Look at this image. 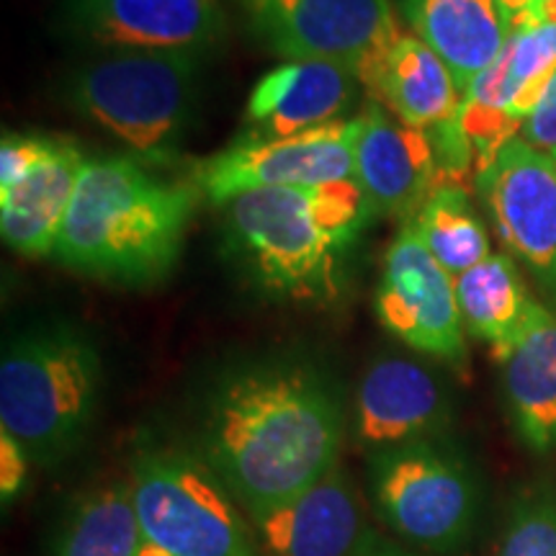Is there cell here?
Segmentation results:
<instances>
[{"label":"cell","mask_w":556,"mask_h":556,"mask_svg":"<svg viewBox=\"0 0 556 556\" xmlns=\"http://www.w3.org/2000/svg\"><path fill=\"white\" fill-rule=\"evenodd\" d=\"M556 75V24L510 31L500 58L479 73L464 99L486 109L505 111L523 122L533 114L544 90Z\"/></svg>","instance_id":"obj_22"},{"label":"cell","mask_w":556,"mask_h":556,"mask_svg":"<svg viewBox=\"0 0 556 556\" xmlns=\"http://www.w3.org/2000/svg\"><path fill=\"white\" fill-rule=\"evenodd\" d=\"M507 417L526 448H556V315L541 312L526 336L500 361Z\"/></svg>","instance_id":"obj_20"},{"label":"cell","mask_w":556,"mask_h":556,"mask_svg":"<svg viewBox=\"0 0 556 556\" xmlns=\"http://www.w3.org/2000/svg\"><path fill=\"white\" fill-rule=\"evenodd\" d=\"M456 299L464 328L492 345V356L503 361L513 345L536 323L544 304L528 294L516 261L505 253L469 268L456 278Z\"/></svg>","instance_id":"obj_21"},{"label":"cell","mask_w":556,"mask_h":556,"mask_svg":"<svg viewBox=\"0 0 556 556\" xmlns=\"http://www.w3.org/2000/svg\"><path fill=\"white\" fill-rule=\"evenodd\" d=\"M353 142L356 119L332 122L294 137L242 135L217 155L193 165L189 180L201 199L214 206H227L242 193L258 189L356 180Z\"/></svg>","instance_id":"obj_9"},{"label":"cell","mask_w":556,"mask_h":556,"mask_svg":"<svg viewBox=\"0 0 556 556\" xmlns=\"http://www.w3.org/2000/svg\"><path fill=\"white\" fill-rule=\"evenodd\" d=\"M402 18L454 73L458 88L503 52L510 24L497 0H397Z\"/></svg>","instance_id":"obj_18"},{"label":"cell","mask_w":556,"mask_h":556,"mask_svg":"<svg viewBox=\"0 0 556 556\" xmlns=\"http://www.w3.org/2000/svg\"><path fill=\"white\" fill-rule=\"evenodd\" d=\"M554 160H556V152H554Z\"/></svg>","instance_id":"obj_31"},{"label":"cell","mask_w":556,"mask_h":556,"mask_svg":"<svg viewBox=\"0 0 556 556\" xmlns=\"http://www.w3.org/2000/svg\"><path fill=\"white\" fill-rule=\"evenodd\" d=\"M204 52L109 50L73 70L70 106L144 163L173 165L197 114Z\"/></svg>","instance_id":"obj_5"},{"label":"cell","mask_w":556,"mask_h":556,"mask_svg":"<svg viewBox=\"0 0 556 556\" xmlns=\"http://www.w3.org/2000/svg\"><path fill=\"white\" fill-rule=\"evenodd\" d=\"M225 253L255 291L287 302L330 304L377 219L358 180L248 191L225 206Z\"/></svg>","instance_id":"obj_2"},{"label":"cell","mask_w":556,"mask_h":556,"mask_svg":"<svg viewBox=\"0 0 556 556\" xmlns=\"http://www.w3.org/2000/svg\"><path fill=\"white\" fill-rule=\"evenodd\" d=\"M62 21L106 50L206 52L225 37L217 0H67Z\"/></svg>","instance_id":"obj_14"},{"label":"cell","mask_w":556,"mask_h":556,"mask_svg":"<svg viewBox=\"0 0 556 556\" xmlns=\"http://www.w3.org/2000/svg\"><path fill=\"white\" fill-rule=\"evenodd\" d=\"M270 52L294 60L338 62L361 86L402 37L392 0H238Z\"/></svg>","instance_id":"obj_8"},{"label":"cell","mask_w":556,"mask_h":556,"mask_svg":"<svg viewBox=\"0 0 556 556\" xmlns=\"http://www.w3.org/2000/svg\"><path fill=\"white\" fill-rule=\"evenodd\" d=\"M523 139L531 142L533 148L548 152H556V75L544 90V99L533 109L523 124Z\"/></svg>","instance_id":"obj_27"},{"label":"cell","mask_w":556,"mask_h":556,"mask_svg":"<svg viewBox=\"0 0 556 556\" xmlns=\"http://www.w3.org/2000/svg\"><path fill=\"white\" fill-rule=\"evenodd\" d=\"M248 518L261 556H361L374 533L343 467Z\"/></svg>","instance_id":"obj_15"},{"label":"cell","mask_w":556,"mask_h":556,"mask_svg":"<svg viewBox=\"0 0 556 556\" xmlns=\"http://www.w3.org/2000/svg\"><path fill=\"white\" fill-rule=\"evenodd\" d=\"M142 539L131 486L111 482L75 500L54 536L52 556H137Z\"/></svg>","instance_id":"obj_23"},{"label":"cell","mask_w":556,"mask_h":556,"mask_svg":"<svg viewBox=\"0 0 556 556\" xmlns=\"http://www.w3.org/2000/svg\"><path fill=\"white\" fill-rule=\"evenodd\" d=\"M500 9L505 11L507 24H510V31H523L531 29V16L533 9H536L539 0H497Z\"/></svg>","instance_id":"obj_28"},{"label":"cell","mask_w":556,"mask_h":556,"mask_svg":"<svg viewBox=\"0 0 556 556\" xmlns=\"http://www.w3.org/2000/svg\"><path fill=\"white\" fill-rule=\"evenodd\" d=\"M129 486L144 539L173 556H261L238 497L197 451L142 448Z\"/></svg>","instance_id":"obj_6"},{"label":"cell","mask_w":556,"mask_h":556,"mask_svg":"<svg viewBox=\"0 0 556 556\" xmlns=\"http://www.w3.org/2000/svg\"><path fill=\"white\" fill-rule=\"evenodd\" d=\"M361 556H417V554H409L407 548H402L397 544H392V541L379 539L377 533H371V539H368V544Z\"/></svg>","instance_id":"obj_29"},{"label":"cell","mask_w":556,"mask_h":556,"mask_svg":"<svg viewBox=\"0 0 556 556\" xmlns=\"http://www.w3.org/2000/svg\"><path fill=\"white\" fill-rule=\"evenodd\" d=\"M500 240L526 263L556 302V160L523 137L510 139L495 163L477 173Z\"/></svg>","instance_id":"obj_12"},{"label":"cell","mask_w":556,"mask_h":556,"mask_svg":"<svg viewBox=\"0 0 556 556\" xmlns=\"http://www.w3.org/2000/svg\"><path fill=\"white\" fill-rule=\"evenodd\" d=\"M29 454L16 438L0 430V500L5 507L24 492L26 479H29Z\"/></svg>","instance_id":"obj_26"},{"label":"cell","mask_w":556,"mask_h":556,"mask_svg":"<svg viewBox=\"0 0 556 556\" xmlns=\"http://www.w3.org/2000/svg\"><path fill=\"white\" fill-rule=\"evenodd\" d=\"M103 392L99 345L73 323L34 325L13 336L0 358V430L34 464L54 467L80 448Z\"/></svg>","instance_id":"obj_4"},{"label":"cell","mask_w":556,"mask_h":556,"mask_svg":"<svg viewBox=\"0 0 556 556\" xmlns=\"http://www.w3.org/2000/svg\"><path fill=\"white\" fill-rule=\"evenodd\" d=\"M86 155L73 139L5 131L0 142V235L29 258H47L78 189Z\"/></svg>","instance_id":"obj_10"},{"label":"cell","mask_w":556,"mask_h":556,"mask_svg":"<svg viewBox=\"0 0 556 556\" xmlns=\"http://www.w3.org/2000/svg\"><path fill=\"white\" fill-rule=\"evenodd\" d=\"M353 163L377 217L413 222L441 186L428 131L407 127L377 101H368L356 119Z\"/></svg>","instance_id":"obj_16"},{"label":"cell","mask_w":556,"mask_h":556,"mask_svg":"<svg viewBox=\"0 0 556 556\" xmlns=\"http://www.w3.org/2000/svg\"><path fill=\"white\" fill-rule=\"evenodd\" d=\"M454 422L451 392L435 371L405 356H381L361 377L353 435L368 456L435 441Z\"/></svg>","instance_id":"obj_13"},{"label":"cell","mask_w":556,"mask_h":556,"mask_svg":"<svg viewBox=\"0 0 556 556\" xmlns=\"http://www.w3.org/2000/svg\"><path fill=\"white\" fill-rule=\"evenodd\" d=\"M358 78L338 62L294 60L255 83L245 106L248 135L294 137L340 122L356 99Z\"/></svg>","instance_id":"obj_17"},{"label":"cell","mask_w":556,"mask_h":556,"mask_svg":"<svg viewBox=\"0 0 556 556\" xmlns=\"http://www.w3.org/2000/svg\"><path fill=\"white\" fill-rule=\"evenodd\" d=\"M407 127L430 131L454 119L464 93L451 67L422 39L402 37L361 86Z\"/></svg>","instance_id":"obj_19"},{"label":"cell","mask_w":556,"mask_h":556,"mask_svg":"<svg viewBox=\"0 0 556 556\" xmlns=\"http://www.w3.org/2000/svg\"><path fill=\"white\" fill-rule=\"evenodd\" d=\"M497 556H556V482L528 484L518 492Z\"/></svg>","instance_id":"obj_25"},{"label":"cell","mask_w":556,"mask_h":556,"mask_svg":"<svg viewBox=\"0 0 556 556\" xmlns=\"http://www.w3.org/2000/svg\"><path fill=\"white\" fill-rule=\"evenodd\" d=\"M343 387L302 353H270L222 368L201 400L193 451L245 513L299 495L338 467Z\"/></svg>","instance_id":"obj_1"},{"label":"cell","mask_w":556,"mask_h":556,"mask_svg":"<svg viewBox=\"0 0 556 556\" xmlns=\"http://www.w3.org/2000/svg\"><path fill=\"white\" fill-rule=\"evenodd\" d=\"M407 225L454 278L492 255L490 232L471 204L469 193L456 184L438 186Z\"/></svg>","instance_id":"obj_24"},{"label":"cell","mask_w":556,"mask_h":556,"mask_svg":"<svg viewBox=\"0 0 556 556\" xmlns=\"http://www.w3.org/2000/svg\"><path fill=\"white\" fill-rule=\"evenodd\" d=\"M137 556H173V554L168 552V548L155 544V541L142 539V544H139V548H137Z\"/></svg>","instance_id":"obj_30"},{"label":"cell","mask_w":556,"mask_h":556,"mask_svg":"<svg viewBox=\"0 0 556 556\" xmlns=\"http://www.w3.org/2000/svg\"><path fill=\"white\" fill-rule=\"evenodd\" d=\"M374 309L381 328L413 351L456 368L467 366V328L458 312L456 278L430 255L409 225L387 248Z\"/></svg>","instance_id":"obj_11"},{"label":"cell","mask_w":556,"mask_h":556,"mask_svg":"<svg viewBox=\"0 0 556 556\" xmlns=\"http://www.w3.org/2000/svg\"><path fill=\"white\" fill-rule=\"evenodd\" d=\"M368 490L400 539L435 554L469 544L482 513L477 471L446 438L368 456Z\"/></svg>","instance_id":"obj_7"},{"label":"cell","mask_w":556,"mask_h":556,"mask_svg":"<svg viewBox=\"0 0 556 556\" xmlns=\"http://www.w3.org/2000/svg\"><path fill=\"white\" fill-rule=\"evenodd\" d=\"M201 193L155 176L135 155L88 157L52 258L124 289L160 283L176 268Z\"/></svg>","instance_id":"obj_3"}]
</instances>
